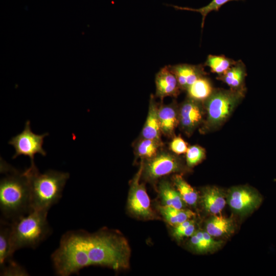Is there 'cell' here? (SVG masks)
I'll use <instances>...</instances> for the list:
<instances>
[{
    "label": "cell",
    "mask_w": 276,
    "mask_h": 276,
    "mask_svg": "<svg viewBox=\"0 0 276 276\" xmlns=\"http://www.w3.org/2000/svg\"><path fill=\"white\" fill-rule=\"evenodd\" d=\"M205 155V150L202 147L196 145L189 147L186 153L187 165L192 167L197 165L204 159Z\"/></svg>",
    "instance_id": "obj_27"
},
{
    "label": "cell",
    "mask_w": 276,
    "mask_h": 276,
    "mask_svg": "<svg viewBox=\"0 0 276 276\" xmlns=\"http://www.w3.org/2000/svg\"><path fill=\"white\" fill-rule=\"evenodd\" d=\"M24 173L29 183L33 210L49 211L57 203L70 177L68 173L52 170L41 173L34 163Z\"/></svg>",
    "instance_id": "obj_3"
},
{
    "label": "cell",
    "mask_w": 276,
    "mask_h": 276,
    "mask_svg": "<svg viewBox=\"0 0 276 276\" xmlns=\"http://www.w3.org/2000/svg\"><path fill=\"white\" fill-rule=\"evenodd\" d=\"M179 125L187 135L191 134L203 119V110L201 102L188 97L178 109Z\"/></svg>",
    "instance_id": "obj_10"
},
{
    "label": "cell",
    "mask_w": 276,
    "mask_h": 276,
    "mask_svg": "<svg viewBox=\"0 0 276 276\" xmlns=\"http://www.w3.org/2000/svg\"><path fill=\"white\" fill-rule=\"evenodd\" d=\"M142 173V162L131 183L128 205L130 212L135 216L142 218L150 219L154 216V214L145 186L140 182Z\"/></svg>",
    "instance_id": "obj_8"
},
{
    "label": "cell",
    "mask_w": 276,
    "mask_h": 276,
    "mask_svg": "<svg viewBox=\"0 0 276 276\" xmlns=\"http://www.w3.org/2000/svg\"><path fill=\"white\" fill-rule=\"evenodd\" d=\"M48 213V210H33L10 222L11 245L14 254L21 248H35L50 235Z\"/></svg>",
    "instance_id": "obj_4"
},
{
    "label": "cell",
    "mask_w": 276,
    "mask_h": 276,
    "mask_svg": "<svg viewBox=\"0 0 276 276\" xmlns=\"http://www.w3.org/2000/svg\"><path fill=\"white\" fill-rule=\"evenodd\" d=\"M159 191L165 205L179 209L184 208L185 202L179 192L176 190L168 181L163 180L160 182Z\"/></svg>",
    "instance_id": "obj_21"
},
{
    "label": "cell",
    "mask_w": 276,
    "mask_h": 276,
    "mask_svg": "<svg viewBox=\"0 0 276 276\" xmlns=\"http://www.w3.org/2000/svg\"><path fill=\"white\" fill-rule=\"evenodd\" d=\"M1 173L4 176L0 181V209L3 217L12 222L33 210L29 185L24 172L3 159Z\"/></svg>",
    "instance_id": "obj_2"
},
{
    "label": "cell",
    "mask_w": 276,
    "mask_h": 276,
    "mask_svg": "<svg viewBox=\"0 0 276 276\" xmlns=\"http://www.w3.org/2000/svg\"><path fill=\"white\" fill-rule=\"evenodd\" d=\"M155 96L162 101L167 97H176L180 91V88L174 74L168 66L162 68L156 74Z\"/></svg>",
    "instance_id": "obj_11"
},
{
    "label": "cell",
    "mask_w": 276,
    "mask_h": 276,
    "mask_svg": "<svg viewBox=\"0 0 276 276\" xmlns=\"http://www.w3.org/2000/svg\"><path fill=\"white\" fill-rule=\"evenodd\" d=\"M195 231L194 222H192L183 230L175 235L174 237L180 239L183 237L191 236Z\"/></svg>",
    "instance_id": "obj_29"
},
{
    "label": "cell",
    "mask_w": 276,
    "mask_h": 276,
    "mask_svg": "<svg viewBox=\"0 0 276 276\" xmlns=\"http://www.w3.org/2000/svg\"><path fill=\"white\" fill-rule=\"evenodd\" d=\"M130 254L127 240L116 233L104 229L90 234L79 229L63 235L52 259L58 273L68 276L91 265L127 268Z\"/></svg>",
    "instance_id": "obj_1"
},
{
    "label": "cell",
    "mask_w": 276,
    "mask_h": 276,
    "mask_svg": "<svg viewBox=\"0 0 276 276\" xmlns=\"http://www.w3.org/2000/svg\"><path fill=\"white\" fill-rule=\"evenodd\" d=\"M246 75L245 65L242 60H239L225 73L218 75L217 78L226 83L232 89L245 91Z\"/></svg>",
    "instance_id": "obj_16"
},
{
    "label": "cell",
    "mask_w": 276,
    "mask_h": 276,
    "mask_svg": "<svg viewBox=\"0 0 276 276\" xmlns=\"http://www.w3.org/2000/svg\"><path fill=\"white\" fill-rule=\"evenodd\" d=\"M11 233V222L1 220L0 225L1 271L17 264L13 260L14 253L12 249Z\"/></svg>",
    "instance_id": "obj_14"
},
{
    "label": "cell",
    "mask_w": 276,
    "mask_h": 276,
    "mask_svg": "<svg viewBox=\"0 0 276 276\" xmlns=\"http://www.w3.org/2000/svg\"><path fill=\"white\" fill-rule=\"evenodd\" d=\"M234 229V224L232 219L216 215L210 218L205 224V231L212 237L229 236Z\"/></svg>",
    "instance_id": "obj_19"
},
{
    "label": "cell",
    "mask_w": 276,
    "mask_h": 276,
    "mask_svg": "<svg viewBox=\"0 0 276 276\" xmlns=\"http://www.w3.org/2000/svg\"><path fill=\"white\" fill-rule=\"evenodd\" d=\"M173 182L184 202L191 206L195 205L198 200L197 192L180 175H174Z\"/></svg>",
    "instance_id": "obj_24"
},
{
    "label": "cell",
    "mask_w": 276,
    "mask_h": 276,
    "mask_svg": "<svg viewBox=\"0 0 276 276\" xmlns=\"http://www.w3.org/2000/svg\"><path fill=\"white\" fill-rule=\"evenodd\" d=\"M245 91L214 89L204 102L206 117L202 130L215 128L223 124L243 97Z\"/></svg>",
    "instance_id": "obj_5"
},
{
    "label": "cell",
    "mask_w": 276,
    "mask_h": 276,
    "mask_svg": "<svg viewBox=\"0 0 276 276\" xmlns=\"http://www.w3.org/2000/svg\"><path fill=\"white\" fill-rule=\"evenodd\" d=\"M159 210L166 221L173 226L190 219L194 215V213L190 210L179 209L165 205L159 206Z\"/></svg>",
    "instance_id": "obj_23"
},
{
    "label": "cell",
    "mask_w": 276,
    "mask_h": 276,
    "mask_svg": "<svg viewBox=\"0 0 276 276\" xmlns=\"http://www.w3.org/2000/svg\"><path fill=\"white\" fill-rule=\"evenodd\" d=\"M187 142L180 136H174L169 144L170 150L174 154L186 153L188 149Z\"/></svg>",
    "instance_id": "obj_28"
},
{
    "label": "cell",
    "mask_w": 276,
    "mask_h": 276,
    "mask_svg": "<svg viewBox=\"0 0 276 276\" xmlns=\"http://www.w3.org/2000/svg\"><path fill=\"white\" fill-rule=\"evenodd\" d=\"M262 201V197L258 192L245 186L233 188L227 197V202L231 209L241 215L258 208Z\"/></svg>",
    "instance_id": "obj_9"
},
{
    "label": "cell",
    "mask_w": 276,
    "mask_h": 276,
    "mask_svg": "<svg viewBox=\"0 0 276 276\" xmlns=\"http://www.w3.org/2000/svg\"><path fill=\"white\" fill-rule=\"evenodd\" d=\"M175 76L181 90H185L199 78L206 74L204 65L178 64L168 65Z\"/></svg>",
    "instance_id": "obj_12"
},
{
    "label": "cell",
    "mask_w": 276,
    "mask_h": 276,
    "mask_svg": "<svg viewBox=\"0 0 276 276\" xmlns=\"http://www.w3.org/2000/svg\"><path fill=\"white\" fill-rule=\"evenodd\" d=\"M190 246L199 253L213 252L222 245V241L215 240L206 231L197 230L191 236Z\"/></svg>",
    "instance_id": "obj_18"
},
{
    "label": "cell",
    "mask_w": 276,
    "mask_h": 276,
    "mask_svg": "<svg viewBox=\"0 0 276 276\" xmlns=\"http://www.w3.org/2000/svg\"><path fill=\"white\" fill-rule=\"evenodd\" d=\"M236 62L223 55H209L203 65L209 67L211 72L220 75L225 73Z\"/></svg>",
    "instance_id": "obj_25"
},
{
    "label": "cell",
    "mask_w": 276,
    "mask_h": 276,
    "mask_svg": "<svg viewBox=\"0 0 276 276\" xmlns=\"http://www.w3.org/2000/svg\"><path fill=\"white\" fill-rule=\"evenodd\" d=\"M158 107L155 96L151 95L148 114L142 129L141 137L162 141L158 113Z\"/></svg>",
    "instance_id": "obj_15"
},
{
    "label": "cell",
    "mask_w": 276,
    "mask_h": 276,
    "mask_svg": "<svg viewBox=\"0 0 276 276\" xmlns=\"http://www.w3.org/2000/svg\"><path fill=\"white\" fill-rule=\"evenodd\" d=\"M181 169L182 165L179 158L163 149L154 157L145 161L142 159V175L149 181L179 172Z\"/></svg>",
    "instance_id": "obj_6"
},
{
    "label": "cell",
    "mask_w": 276,
    "mask_h": 276,
    "mask_svg": "<svg viewBox=\"0 0 276 276\" xmlns=\"http://www.w3.org/2000/svg\"><path fill=\"white\" fill-rule=\"evenodd\" d=\"M214 89L210 80L204 76L198 79L186 90L188 98L201 102L210 96Z\"/></svg>",
    "instance_id": "obj_20"
},
{
    "label": "cell",
    "mask_w": 276,
    "mask_h": 276,
    "mask_svg": "<svg viewBox=\"0 0 276 276\" xmlns=\"http://www.w3.org/2000/svg\"><path fill=\"white\" fill-rule=\"evenodd\" d=\"M179 108L176 103L164 105L158 107V118L162 134L168 137L174 136L175 130L179 125Z\"/></svg>",
    "instance_id": "obj_13"
},
{
    "label": "cell",
    "mask_w": 276,
    "mask_h": 276,
    "mask_svg": "<svg viewBox=\"0 0 276 276\" xmlns=\"http://www.w3.org/2000/svg\"><path fill=\"white\" fill-rule=\"evenodd\" d=\"M201 201L205 211L214 215L219 214L226 204L223 192L217 187H208L203 189Z\"/></svg>",
    "instance_id": "obj_17"
},
{
    "label": "cell",
    "mask_w": 276,
    "mask_h": 276,
    "mask_svg": "<svg viewBox=\"0 0 276 276\" xmlns=\"http://www.w3.org/2000/svg\"><path fill=\"white\" fill-rule=\"evenodd\" d=\"M239 0H212L208 5L198 9H194L186 7H181L178 6H172L177 10H187L200 13L202 15L201 28L204 27V21L206 15L211 12L215 11H218L219 9L226 3Z\"/></svg>",
    "instance_id": "obj_26"
},
{
    "label": "cell",
    "mask_w": 276,
    "mask_h": 276,
    "mask_svg": "<svg viewBox=\"0 0 276 276\" xmlns=\"http://www.w3.org/2000/svg\"><path fill=\"white\" fill-rule=\"evenodd\" d=\"M49 135L48 133L37 134L33 132L29 120L26 121L23 131L12 137L8 144L12 145L15 151L12 158L18 156L24 155L30 158L31 163H34L35 154L39 153L45 156L47 153L43 149L44 139Z\"/></svg>",
    "instance_id": "obj_7"
},
{
    "label": "cell",
    "mask_w": 276,
    "mask_h": 276,
    "mask_svg": "<svg viewBox=\"0 0 276 276\" xmlns=\"http://www.w3.org/2000/svg\"><path fill=\"white\" fill-rule=\"evenodd\" d=\"M163 146L162 141L141 137L137 142L134 150L138 156L146 160L155 156Z\"/></svg>",
    "instance_id": "obj_22"
}]
</instances>
